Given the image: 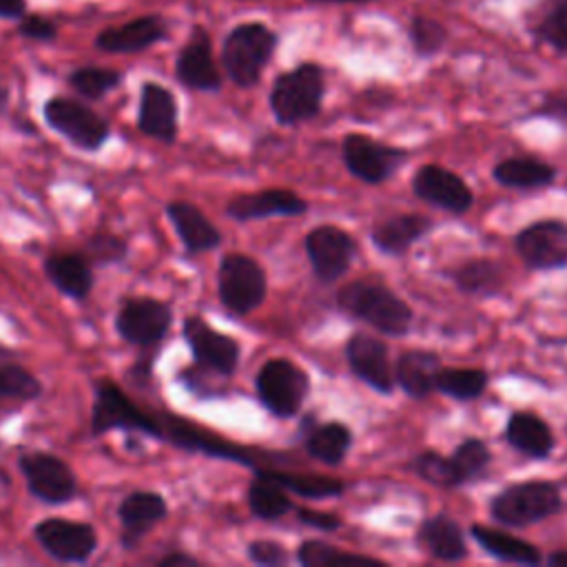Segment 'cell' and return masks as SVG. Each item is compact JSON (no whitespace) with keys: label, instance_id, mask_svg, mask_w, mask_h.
Returning a JSON list of instances; mask_svg holds the SVG:
<instances>
[{"label":"cell","instance_id":"cell-28","mask_svg":"<svg viewBox=\"0 0 567 567\" xmlns=\"http://www.w3.org/2000/svg\"><path fill=\"white\" fill-rule=\"evenodd\" d=\"M301 432H303V447L315 461H321L334 467V465H341V461L350 452L352 432L341 421L315 423V419L310 416L308 421H303Z\"/></svg>","mask_w":567,"mask_h":567},{"label":"cell","instance_id":"cell-12","mask_svg":"<svg viewBox=\"0 0 567 567\" xmlns=\"http://www.w3.org/2000/svg\"><path fill=\"white\" fill-rule=\"evenodd\" d=\"M341 157L357 179L365 184H383L403 166L408 151L377 142L363 133H348L341 142Z\"/></svg>","mask_w":567,"mask_h":567},{"label":"cell","instance_id":"cell-14","mask_svg":"<svg viewBox=\"0 0 567 567\" xmlns=\"http://www.w3.org/2000/svg\"><path fill=\"white\" fill-rule=\"evenodd\" d=\"M303 248L315 277L323 284L341 279L357 255L354 237L334 224L315 226L306 235Z\"/></svg>","mask_w":567,"mask_h":567},{"label":"cell","instance_id":"cell-31","mask_svg":"<svg viewBox=\"0 0 567 567\" xmlns=\"http://www.w3.org/2000/svg\"><path fill=\"white\" fill-rule=\"evenodd\" d=\"M454 286L472 297H494L505 286L503 266L487 257L467 259L452 270Z\"/></svg>","mask_w":567,"mask_h":567},{"label":"cell","instance_id":"cell-26","mask_svg":"<svg viewBox=\"0 0 567 567\" xmlns=\"http://www.w3.org/2000/svg\"><path fill=\"white\" fill-rule=\"evenodd\" d=\"M503 439L516 452H520L529 458H536V461L547 458L556 445L547 421L540 419L538 414L525 412V410L509 414L505 430H503Z\"/></svg>","mask_w":567,"mask_h":567},{"label":"cell","instance_id":"cell-13","mask_svg":"<svg viewBox=\"0 0 567 567\" xmlns=\"http://www.w3.org/2000/svg\"><path fill=\"white\" fill-rule=\"evenodd\" d=\"M514 248L529 270L567 268V221L538 219L520 228Z\"/></svg>","mask_w":567,"mask_h":567},{"label":"cell","instance_id":"cell-20","mask_svg":"<svg viewBox=\"0 0 567 567\" xmlns=\"http://www.w3.org/2000/svg\"><path fill=\"white\" fill-rule=\"evenodd\" d=\"M226 215L235 221H255L268 217H299L308 210V202L288 188H266L241 193L226 202Z\"/></svg>","mask_w":567,"mask_h":567},{"label":"cell","instance_id":"cell-49","mask_svg":"<svg viewBox=\"0 0 567 567\" xmlns=\"http://www.w3.org/2000/svg\"><path fill=\"white\" fill-rule=\"evenodd\" d=\"M549 567H567V549H556L547 558H543Z\"/></svg>","mask_w":567,"mask_h":567},{"label":"cell","instance_id":"cell-18","mask_svg":"<svg viewBox=\"0 0 567 567\" xmlns=\"http://www.w3.org/2000/svg\"><path fill=\"white\" fill-rule=\"evenodd\" d=\"M175 78L190 91L215 93L221 89V73L213 60L210 35L204 27H195L175 60Z\"/></svg>","mask_w":567,"mask_h":567},{"label":"cell","instance_id":"cell-21","mask_svg":"<svg viewBox=\"0 0 567 567\" xmlns=\"http://www.w3.org/2000/svg\"><path fill=\"white\" fill-rule=\"evenodd\" d=\"M166 217L173 224L188 255H202V252L215 250L221 244V233L217 230V226L193 202H186V199L168 202Z\"/></svg>","mask_w":567,"mask_h":567},{"label":"cell","instance_id":"cell-7","mask_svg":"<svg viewBox=\"0 0 567 567\" xmlns=\"http://www.w3.org/2000/svg\"><path fill=\"white\" fill-rule=\"evenodd\" d=\"M255 390L259 403L277 419H290L295 416L310 390V379L301 365H297L290 359L277 357L268 359L257 377H255Z\"/></svg>","mask_w":567,"mask_h":567},{"label":"cell","instance_id":"cell-23","mask_svg":"<svg viewBox=\"0 0 567 567\" xmlns=\"http://www.w3.org/2000/svg\"><path fill=\"white\" fill-rule=\"evenodd\" d=\"M44 275L49 284L73 301H84L93 290V266L84 252L64 250L44 257Z\"/></svg>","mask_w":567,"mask_h":567},{"label":"cell","instance_id":"cell-29","mask_svg":"<svg viewBox=\"0 0 567 567\" xmlns=\"http://www.w3.org/2000/svg\"><path fill=\"white\" fill-rule=\"evenodd\" d=\"M470 536L481 545L485 554H489L496 560L514 563V565H540L543 554L536 545L529 540H523L509 532H501L481 523H474L470 527Z\"/></svg>","mask_w":567,"mask_h":567},{"label":"cell","instance_id":"cell-33","mask_svg":"<svg viewBox=\"0 0 567 567\" xmlns=\"http://www.w3.org/2000/svg\"><path fill=\"white\" fill-rule=\"evenodd\" d=\"M492 461V452L478 436L463 439L454 452L447 456V470H450V487L467 485L483 476Z\"/></svg>","mask_w":567,"mask_h":567},{"label":"cell","instance_id":"cell-4","mask_svg":"<svg viewBox=\"0 0 567 567\" xmlns=\"http://www.w3.org/2000/svg\"><path fill=\"white\" fill-rule=\"evenodd\" d=\"M277 47V35L261 22L237 24L221 44V66L226 75L241 89H250L261 80L266 64Z\"/></svg>","mask_w":567,"mask_h":567},{"label":"cell","instance_id":"cell-15","mask_svg":"<svg viewBox=\"0 0 567 567\" xmlns=\"http://www.w3.org/2000/svg\"><path fill=\"white\" fill-rule=\"evenodd\" d=\"M412 193L452 215H463L474 204L472 188L463 182V177L441 164H423L412 175Z\"/></svg>","mask_w":567,"mask_h":567},{"label":"cell","instance_id":"cell-6","mask_svg":"<svg viewBox=\"0 0 567 567\" xmlns=\"http://www.w3.org/2000/svg\"><path fill=\"white\" fill-rule=\"evenodd\" d=\"M268 292V279L261 264L244 252H228L217 268V295L221 306L237 315L257 310Z\"/></svg>","mask_w":567,"mask_h":567},{"label":"cell","instance_id":"cell-27","mask_svg":"<svg viewBox=\"0 0 567 567\" xmlns=\"http://www.w3.org/2000/svg\"><path fill=\"white\" fill-rule=\"evenodd\" d=\"M432 228V219L419 213H396L374 224L370 239L377 250L385 255H403Z\"/></svg>","mask_w":567,"mask_h":567},{"label":"cell","instance_id":"cell-1","mask_svg":"<svg viewBox=\"0 0 567 567\" xmlns=\"http://www.w3.org/2000/svg\"><path fill=\"white\" fill-rule=\"evenodd\" d=\"M337 306L341 312L365 321L385 337L408 334L414 312L403 297L379 281L357 279L339 288Z\"/></svg>","mask_w":567,"mask_h":567},{"label":"cell","instance_id":"cell-40","mask_svg":"<svg viewBox=\"0 0 567 567\" xmlns=\"http://www.w3.org/2000/svg\"><path fill=\"white\" fill-rule=\"evenodd\" d=\"M445 38H447V31L443 29L441 22H436L432 18H423V16L412 18L410 42H412V49L416 55H421V58L434 55L445 44Z\"/></svg>","mask_w":567,"mask_h":567},{"label":"cell","instance_id":"cell-24","mask_svg":"<svg viewBox=\"0 0 567 567\" xmlns=\"http://www.w3.org/2000/svg\"><path fill=\"white\" fill-rule=\"evenodd\" d=\"M416 543L427 556L443 563H458L467 556L463 527L445 514L427 516L416 529Z\"/></svg>","mask_w":567,"mask_h":567},{"label":"cell","instance_id":"cell-19","mask_svg":"<svg viewBox=\"0 0 567 567\" xmlns=\"http://www.w3.org/2000/svg\"><path fill=\"white\" fill-rule=\"evenodd\" d=\"M137 131L162 144H173L179 133V106L171 89L144 82L137 104Z\"/></svg>","mask_w":567,"mask_h":567},{"label":"cell","instance_id":"cell-41","mask_svg":"<svg viewBox=\"0 0 567 567\" xmlns=\"http://www.w3.org/2000/svg\"><path fill=\"white\" fill-rule=\"evenodd\" d=\"M538 38L558 51H567V0H556L554 7L540 18Z\"/></svg>","mask_w":567,"mask_h":567},{"label":"cell","instance_id":"cell-9","mask_svg":"<svg viewBox=\"0 0 567 567\" xmlns=\"http://www.w3.org/2000/svg\"><path fill=\"white\" fill-rule=\"evenodd\" d=\"M173 326V308L157 297H126L115 312V332L122 341L142 350L164 341Z\"/></svg>","mask_w":567,"mask_h":567},{"label":"cell","instance_id":"cell-35","mask_svg":"<svg viewBox=\"0 0 567 567\" xmlns=\"http://www.w3.org/2000/svg\"><path fill=\"white\" fill-rule=\"evenodd\" d=\"M270 478H275L284 489L295 492L303 498H334L343 492V483L339 478L319 476V474H301V472H286L275 467H264Z\"/></svg>","mask_w":567,"mask_h":567},{"label":"cell","instance_id":"cell-5","mask_svg":"<svg viewBox=\"0 0 567 567\" xmlns=\"http://www.w3.org/2000/svg\"><path fill=\"white\" fill-rule=\"evenodd\" d=\"M42 117L51 131L71 146L95 153L111 137V124L84 102L66 95H53L42 104Z\"/></svg>","mask_w":567,"mask_h":567},{"label":"cell","instance_id":"cell-17","mask_svg":"<svg viewBox=\"0 0 567 567\" xmlns=\"http://www.w3.org/2000/svg\"><path fill=\"white\" fill-rule=\"evenodd\" d=\"M168 516V503L159 492L135 489L128 492L117 505L120 520V545L133 551L142 538Z\"/></svg>","mask_w":567,"mask_h":567},{"label":"cell","instance_id":"cell-34","mask_svg":"<svg viewBox=\"0 0 567 567\" xmlns=\"http://www.w3.org/2000/svg\"><path fill=\"white\" fill-rule=\"evenodd\" d=\"M487 372L481 368H443L436 372L434 390L456 399V401H472L478 399L487 388Z\"/></svg>","mask_w":567,"mask_h":567},{"label":"cell","instance_id":"cell-22","mask_svg":"<svg viewBox=\"0 0 567 567\" xmlns=\"http://www.w3.org/2000/svg\"><path fill=\"white\" fill-rule=\"evenodd\" d=\"M166 38V22L159 16H140L117 27H106L95 35V47L104 53H140Z\"/></svg>","mask_w":567,"mask_h":567},{"label":"cell","instance_id":"cell-37","mask_svg":"<svg viewBox=\"0 0 567 567\" xmlns=\"http://www.w3.org/2000/svg\"><path fill=\"white\" fill-rule=\"evenodd\" d=\"M297 560L303 567H332V565H383L377 558L370 556H361V554H348L337 549L330 543L323 540H303L297 547Z\"/></svg>","mask_w":567,"mask_h":567},{"label":"cell","instance_id":"cell-2","mask_svg":"<svg viewBox=\"0 0 567 567\" xmlns=\"http://www.w3.org/2000/svg\"><path fill=\"white\" fill-rule=\"evenodd\" d=\"M326 75L315 62H303L272 82L270 111L281 126H297L312 120L323 104Z\"/></svg>","mask_w":567,"mask_h":567},{"label":"cell","instance_id":"cell-8","mask_svg":"<svg viewBox=\"0 0 567 567\" xmlns=\"http://www.w3.org/2000/svg\"><path fill=\"white\" fill-rule=\"evenodd\" d=\"M182 337L193 354V368L210 377H230L239 365L241 346L226 332L213 328L202 315L182 321Z\"/></svg>","mask_w":567,"mask_h":567},{"label":"cell","instance_id":"cell-25","mask_svg":"<svg viewBox=\"0 0 567 567\" xmlns=\"http://www.w3.org/2000/svg\"><path fill=\"white\" fill-rule=\"evenodd\" d=\"M441 357L434 350H405L394 361V385H399L412 399H425L434 392L436 372L441 370Z\"/></svg>","mask_w":567,"mask_h":567},{"label":"cell","instance_id":"cell-47","mask_svg":"<svg viewBox=\"0 0 567 567\" xmlns=\"http://www.w3.org/2000/svg\"><path fill=\"white\" fill-rule=\"evenodd\" d=\"M155 565H157V567H197L199 560H197L195 556L186 554V551L173 549V551L159 556V558L155 560Z\"/></svg>","mask_w":567,"mask_h":567},{"label":"cell","instance_id":"cell-36","mask_svg":"<svg viewBox=\"0 0 567 567\" xmlns=\"http://www.w3.org/2000/svg\"><path fill=\"white\" fill-rule=\"evenodd\" d=\"M122 80L124 75L117 69L109 66H78L66 78L69 86L86 100H102L104 95L115 91Z\"/></svg>","mask_w":567,"mask_h":567},{"label":"cell","instance_id":"cell-51","mask_svg":"<svg viewBox=\"0 0 567 567\" xmlns=\"http://www.w3.org/2000/svg\"><path fill=\"white\" fill-rule=\"evenodd\" d=\"M310 2H341V4H361V2H370V0H310Z\"/></svg>","mask_w":567,"mask_h":567},{"label":"cell","instance_id":"cell-52","mask_svg":"<svg viewBox=\"0 0 567 567\" xmlns=\"http://www.w3.org/2000/svg\"><path fill=\"white\" fill-rule=\"evenodd\" d=\"M551 2H556V0H551Z\"/></svg>","mask_w":567,"mask_h":567},{"label":"cell","instance_id":"cell-38","mask_svg":"<svg viewBox=\"0 0 567 567\" xmlns=\"http://www.w3.org/2000/svg\"><path fill=\"white\" fill-rule=\"evenodd\" d=\"M42 394V381L20 363H0V403L35 401Z\"/></svg>","mask_w":567,"mask_h":567},{"label":"cell","instance_id":"cell-43","mask_svg":"<svg viewBox=\"0 0 567 567\" xmlns=\"http://www.w3.org/2000/svg\"><path fill=\"white\" fill-rule=\"evenodd\" d=\"M246 554H248L250 563L261 565V567H279V565L288 563V551L277 540H266V538L252 540V543H248Z\"/></svg>","mask_w":567,"mask_h":567},{"label":"cell","instance_id":"cell-11","mask_svg":"<svg viewBox=\"0 0 567 567\" xmlns=\"http://www.w3.org/2000/svg\"><path fill=\"white\" fill-rule=\"evenodd\" d=\"M33 538L49 558L62 565L89 563L100 543L97 529L91 523L58 516L35 523Z\"/></svg>","mask_w":567,"mask_h":567},{"label":"cell","instance_id":"cell-30","mask_svg":"<svg viewBox=\"0 0 567 567\" xmlns=\"http://www.w3.org/2000/svg\"><path fill=\"white\" fill-rule=\"evenodd\" d=\"M492 177L505 186L516 190H532L554 184L556 168L543 159L529 157V155H516L505 157L492 168Z\"/></svg>","mask_w":567,"mask_h":567},{"label":"cell","instance_id":"cell-3","mask_svg":"<svg viewBox=\"0 0 567 567\" xmlns=\"http://www.w3.org/2000/svg\"><path fill=\"white\" fill-rule=\"evenodd\" d=\"M563 509L560 487L554 481H520L498 489L489 501V514L505 527H527L551 518Z\"/></svg>","mask_w":567,"mask_h":567},{"label":"cell","instance_id":"cell-42","mask_svg":"<svg viewBox=\"0 0 567 567\" xmlns=\"http://www.w3.org/2000/svg\"><path fill=\"white\" fill-rule=\"evenodd\" d=\"M412 470L427 483L450 487V470H447V456L434 450H425L412 458Z\"/></svg>","mask_w":567,"mask_h":567},{"label":"cell","instance_id":"cell-10","mask_svg":"<svg viewBox=\"0 0 567 567\" xmlns=\"http://www.w3.org/2000/svg\"><path fill=\"white\" fill-rule=\"evenodd\" d=\"M18 470L24 476L33 498L47 505H64L78 496V478L64 458L44 450H27L18 456Z\"/></svg>","mask_w":567,"mask_h":567},{"label":"cell","instance_id":"cell-32","mask_svg":"<svg viewBox=\"0 0 567 567\" xmlns=\"http://www.w3.org/2000/svg\"><path fill=\"white\" fill-rule=\"evenodd\" d=\"M248 507L255 518L279 520L295 505L288 498V489H284L275 478H270L264 467H255V476L248 483Z\"/></svg>","mask_w":567,"mask_h":567},{"label":"cell","instance_id":"cell-50","mask_svg":"<svg viewBox=\"0 0 567 567\" xmlns=\"http://www.w3.org/2000/svg\"><path fill=\"white\" fill-rule=\"evenodd\" d=\"M7 104H9V89L0 82V113L7 109Z\"/></svg>","mask_w":567,"mask_h":567},{"label":"cell","instance_id":"cell-48","mask_svg":"<svg viewBox=\"0 0 567 567\" xmlns=\"http://www.w3.org/2000/svg\"><path fill=\"white\" fill-rule=\"evenodd\" d=\"M27 13V0H0V20H20Z\"/></svg>","mask_w":567,"mask_h":567},{"label":"cell","instance_id":"cell-39","mask_svg":"<svg viewBox=\"0 0 567 567\" xmlns=\"http://www.w3.org/2000/svg\"><path fill=\"white\" fill-rule=\"evenodd\" d=\"M86 259L93 268L102 266H120L128 257V244L124 237L111 233V230H95L86 237L84 250Z\"/></svg>","mask_w":567,"mask_h":567},{"label":"cell","instance_id":"cell-46","mask_svg":"<svg viewBox=\"0 0 567 567\" xmlns=\"http://www.w3.org/2000/svg\"><path fill=\"white\" fill-rule=\"evenodd\" d=\"M534 115L558 120V122L567 124V95L565 93H549L543 100V104L534 111Z\"/></svg>","mask_w":567,"mask_h":567},{"label":"cell","instance_id":"cell-45","mask_svg":"<svg viewBox=\"0 0 567 567\" xmlns=\"http://www.w3.org/2000/svg\"><path fill=\"white\" fill-rule=\"evenodd\" d=\"M297 518L299 523L321 529V532H334L341 527V518L332 512H317V509H308V507H297Z\"/></svg>","mask_w":567,"mask_h":567},{"label":"cell","instance_id":"cell-44","mask_svg":"<svg viewBox=\"0 0 567 567\" xmlns=\"http://www.w3.org/2000/svg\"><path fill=\"white\" fill-rule=\"evenodd\" d=\"M18 33L27 40L35 42H53L58 38V27L53 20L40 16V13H24L18 20Z\"/></svg>","mask_w":567,"mask_h":567},{"label":"cell","instance_id":"cell-16","mask_svg":"<svg viewBox=\"0 0 567 567\" xmlns=\"http://www.w3.org/2000/svg\"><path fill=\"white\" fill-rule=\"evenodd\" d=\"M346 361L357 379L368 383L379 394L394 392V372L385 341L379 337L354 332L346 341Z\"/></svg>","mask_w":567,"mask_h":567}]
</instances>
